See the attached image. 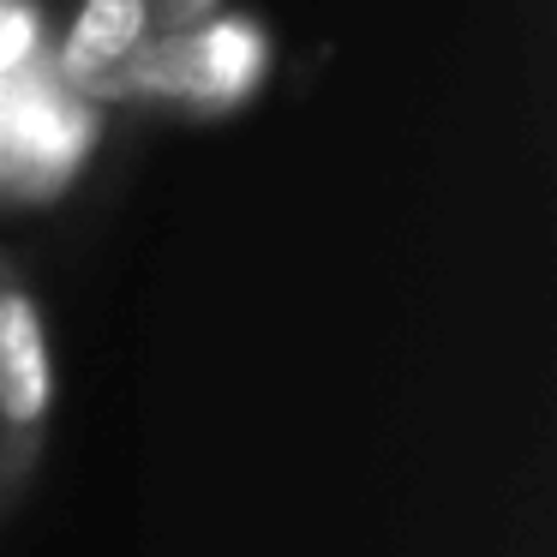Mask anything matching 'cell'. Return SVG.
<instances>
[{
	"label": "cell",
	"instance_id": "6da1fadb",
	"mask_svg": "<svg viewBox=\"0 0 557 557\" xmlns=\"http://www.w3.org/2000/svg\"><path fill=\"white\" fill-rule=\"evenodd\" d=\"M270 78V30L252 13H222L157 25L121 73V102H157L181 114H240Z\"/></svg>",
	"mask_w": 557,
	"mask_h": 557
},
{
	"label": "cell",
	"instance_id": "7a4b0ae2",
	"mask_svg": "<svg viewBox=\"0 0 557 557\" xmlns=\"http://www.w3.org/2000/svg\"><path fill=\"white\" fill-rule=\"evenodd\" d=\"M54 420V348L42 300L0 258V497L30 492Z\"/></svg>",
	"mask_w": 557,
	"mask_h": 557
},
{
	"label": "cell",
	"instance_id": "3957f363",
	"mask_svg": "<svg viewBox=\"0 0 557 557\" xmlns=\"http://www.w3.org/2000/svg\"><path fill=\"white\" fill-rule=\"evenodd\" d=\"M150 30L157 0H78L73 25L54 42V73L85 102H121V73Z\"/></svg>",
	"mask_w": 557,
	"mask_h": 557
},
{
	"label": "cell",
	"instance_id": "277c9868",
	"mask_svg": "<svg viewBox=\"0 0 557 557\" xmlns=\"http://www.w3.org/2000/svg\"><path fill=\"white\" fill-rule=\"evenodd\" d=\"M37 49V0H0V97Z\"/></svg>",
	"mask_w": 557,
	"mask_h": 557
},
{
	"label": "cell",
	"instance_id": "5b68a950",
	"mask_svg": "<svg viewBox=\"0 0 557 557\" xmlns=\"http://www.w3.org/2000/svg\"><path fill=\"white\" fill-rule=\"evenodd\" d=\"M216 0H157V13L169 18V25H186V18H205Z\"/></svg>",
	"mask_w": 557,
	"mask_h": 557
}]
</instances>
